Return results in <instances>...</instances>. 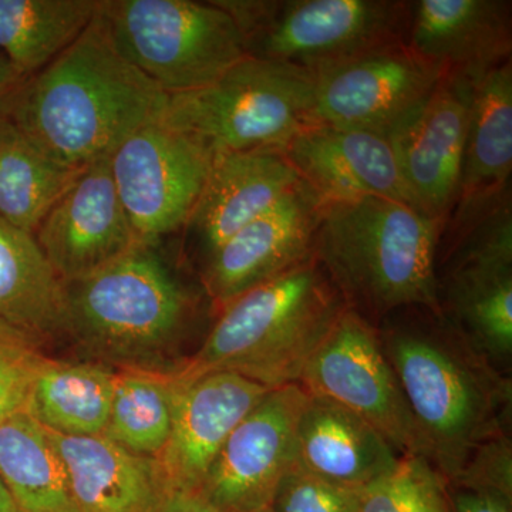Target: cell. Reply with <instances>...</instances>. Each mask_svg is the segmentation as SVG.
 <instances>
[{
  "label": "cell",
  "instance_id": "obj_20",
  "mask_svg": "<svg viewBox=\"0 0 512 512\" xmlns=\"http://www.w3.org/2000/svg\"><path fill=\"white\" fill-rule=\"evenodd\" d=\"M406 43L417 55L476 82L510 62V0H414L409 2Z\"/></svg>",
  "mask_w": 512,
  "mask_h": 512
},
{
  "label": "cell",
  "instance_id": "obj_30",
  "mask_svg": "<svg viewBox=\"0 0 512 512\" xmlns=\"http://www.w3.org/2000/svg\"><path fill=\"white\" fill-rule=\"evenodd\" d=\"M359 512H450V488L427 458L402 456L389 474L360 491Z\"/></svg>",
  "mask_w": 512,
  "mask_h": 512
},
{
  "label": "cell",
  "instance_id": "obj_2",
  "mask_svg": "<svg viewBox=\"0 0 512 512\" xmlns=\"http://www.w3.org/2000/svg\"><path fill=\"white\" fill-rule=\"evenodd\" d=\"M377 329L429 460L450 485L481 444L511 431V377L441 312L402 309Z\"/></svg>",
  "mask_w": 512,
  "mask_h": 512
},
{
  "label": "cell",
  "instance_id": "obj_24",
  "mask_svg": "<svg viewBox=\"0 0 512 512\" xmlns=\"http://www.w3.org/2000/svg\"><path fill=\"white\" fill-rule=\"evenodd\" d=\"M0 319L40 340L64 333V284L35 237L0 218Z\"/></svg>",
  "mask_w": 512,
  "mask_h": 512
},
{
  "label": "cell",
  "instance_id": "obj_1",
  "mask_svg": "<svg viewBox=\"0 0 512 512\" xmlns=\"http://www.w3.org/2000/svg\"><path fill=\"white\" fill-rule=\"evenodd\" d=\"M167 101L121 55L99 10L72 45L23 80L5 116L57 163L83 170L160 119Z\"/></svg>",
  "mask_w": 512,
  "mask_h": 512
},
{
  "label": "cell",
  "instance_id": "obj_34",
  "mask_svg": "<svg viewBox=\"0 0 512 512\" xmlns=\"http://www.w3.org/2000/svg\"><path fill=\"white\" fill-rule=\"evenodd\" d=\"M450 512H512V500L493 493L450 488Z\"/></svg>",
  "mask_w": 512,
  "mask_h": 512
},
{
  "label": "cell",
  "instance_id": "obj_19",
  "mask_svg": "<svg viewBox=\"0 0 512 512\" xmlns=\"http://www.w3.org/2000/svg\"><path fill=\"white\" fill-rule=\"evenodd\" d=\"M302 184L284 151L214 157L200 198L185 222V241L202 264L224 242Z\"/></svg>",
  "mask_w": 512,
  "mask_h": 512
},
{
  "label": "cell",
  "instance_id": "obj_17",
  "mask_svg": "<svg viewBox=\"0 0 512 512\" xmlns=\"http://www.w3.org/2000/svg\"><path fill=\"white\" fill-rule=\"evenodd\" d=\"M284 154L323 204L380 197L420 211L382 133L312 124L289 141Z\"/></svg>",
  "mask_w": 512,
  "mask_h": 512
},
{
  "label": "cell",
  "instance_id": "obj_31",
  "mask_svg": "<svg viewBox=\"0 0 512 512\" xmlns=\"http://www.w3.org/2000/svg\"><path fill=\"white\" fill-rule=\"evenodd\" d=\"M42 340L0 319V423L25 412L30 389L47 357Z\"/></svg>",
  "mask_w": 512,
  "mask_h": 512
},
{
  "label": "cell",
  "instance_id": "obj_14",
  "mask_svg": "<svg viewBox=\"0 0 512 512\" xmlns=\"http://www.w3.org/2000/svg\"><path fill=\"white\" fill-rule=\"evenodd\" d=\"M473 82L443 74L426 100L387 134L417 208L446 227L460 194Z\"/></svg>",
  "mask_w": 512,
  "mask_h": 512
},
{
  "label": "cell",
  "instance_id": "obj_22",
  "mask_svg": "<svg viewBox=\"0 0 512 512\" xmlns=\"http://www.w3.org/2000/svg\"><path fill=\"white\" fill-rule=\"evenodd\" d=\"M47 434L79 512H154L165 491L154 458L130 453L104 436Z\"/></svg>",
  "mask_w": 512,
  "mask_h": 512
},
{
  "label": "cell",
  "instance_id": "obj_7",
  "mask_svg": "<svg viewBox=\"0 0 512 512\" xmlns=\"http://www.w3.org/2000/svg\"><path fill=\"white\" fill-rule=\"evenodd\" d=\"M244 37L247 55L311 74L406 42L403 0H215Z\"/></svg>",
  "mask_w": 512,
  "mask_h": 512
},
{
  "label": "cell",
  "instance_id": "obj_16",
  "mask_svg": "<svg viewBox=\"0 0 512 512\" xmlns=\"http://www.w3.org/2000/svg\"><path fill=\"white\" fill-rule=\"evenodd\" d=\"M33 237L63 284L141 244L117 194L110 157L80 171Z\"/></svg>",
  "mask_w": 512,
  "mask_h": 512
},
{
  "label": "cell",
  "instance_id": "obj_8",
  "mask_svg": "<svg viewBox=\"0 0 512 512\" xmlns=\"http://www.w3.org/2000/svg\"><path fill=\"white\" fill-rule=\"evenodd\" d=\"M100 15L121 55L167 96L210 86L248 56L215 0H101Z\"/></svg>",
  "mask_w": 512,
  "mask_h": 512
},
{
  "label": "cell",
  "instance_id": "obj_35",
  "mask_svg": "<svg viewBox=\"0 0 512 512\" xmlns=\"http://www.w3.org/2000/svg\"><path fill=\"white\" fill-rule=\"evenodd\" d=\"M154 512H221L208 503L200 493L165 490Z\"/></svg>",
  "mask_w": 512,
  "mask_h": 512
},
{
  "label": "cell",
  "instance_id": "obj_37",
  "mask_svg": "<svg viewBox=\"0 0 512 512\" xmlns=\"http://www.w3.org/2000/svg\"><path fill=\"white\" fill-rule=\"evenodd\" d=\"M0 512H18L15 501L6 485L3 484L2 478H0Z\"/></svg>",
  "mask_w": 512,
  "mask_h": 512
},
{
  "label": "cell",
  "instance_id": "obj_11",
  "mask_svg": "<svg viewBox=\"0 0 512 512\" xmlns=\"http://www.w3.org/2000/svg\"><path fill=\"white\" fill-rule=\"evenodd\" d=\"M210 151L160 119L128 136L110 156L121 204L141 244L183 231L210 174Z\"/></svg>",
  "mask_w": 512,
  "mask_h": 512
},
{
  "label": "cell",
  "instance_id": "obj_21",
  "mask_svg": "<svg viewBox=\"0 0 512 512\" xmlns=\"http://www.w3.org/2000/svg\"><path fill=\"white\" fill-rule=\"evenodd\" d=\"M400 454L367 421L309 396L298 427V466L320 480L362 491L399 464Z\"/></svg>",
  "mask_w": 512,
  "mask_h": 512
},
{
  "label": "cell",
  "instance_id": "obj_13",
  "mask_svg": "<svg viewBox=\"0 0 512 512\" xmlns=\"http://www.w3.org/2000/svg\"><path fill=\"white\" fill-rule=\"evenodd\" d=\"M315 124L384 136L423 103L443 72L406 42L380 47L313 73Z\"/></svg>",
  "mask_w": 512,
  "mask_h": 512
},
{
  "label": "cell",
  "instance_id": "obj_26",
  "mask_svg": "<svg viewBox=\"0 0 512 512\" xmlns=\"http://www.w3.org/2000/svg\"><path fill=\"white\" fill-rule=\"evenodd\" d=\"M101 0H0V53L23 77L53 62L93 22Z\"/></svg>",
  "mask_w": 512,
  "mask_h": 512
},
{
  "label": "cell",
  "instance_id": "obj_33",
  "mask_svg": "<svg viewBox=\"0 0 512 512\" xmlns=\"http://www.w3.org/2000/svg\"><path fill=\"white\" fill-rule=\"evenodd\" d=\"M448 487L503 495L512 500L511 431L481 444Z\"/></svg>",
  "mask_w": 512,
  "mask_h": 512
},
{
  "label": "cell",
  "instance_id": "obj_18",
  "mask_svg": "<svg viewBox=\"0 0 512 512\" xmlns=\"http://www.w3.org/2000/svg\"><path fill=\"white\" fill-rule=\"evenodd\" d=\"M181 383L170 439L156 461L165 490L198 493L229 434L272 389L232 372Z\"/></svg>",
  "mask_w": 512,
  "mask_h": 512
},
{
  "label": "cell",
  "instance_id": "obj_32",
  "mask_svg": "<svg viewBox=\"0 0 512 512\" xmlns=\"http://www.w3.org/2000/svg\"><path fill=\"white\" fill-rule=\"evenodd\" d=\"M360 491L320 480L296 464L272 501V512H359Z\"/></svg>",
  "mask_w": 512,
  "mask_h": 512
},
{
  "label": "cell",
  "instance_id": "obj_3",
  "mask_svg": "<svg viewBox=\"0 0 512 512\" xmlns=\"http://www.w3.org/2000/svg\"><path fill=\"white\" fill-rule=\"evenodd\" d=\"M441 234L440 224L404 202H328L320 212L313 256L346 306L377 326L402 309L441 312Z\"/></svg>",
  "mask_w": 512,
  "mask_h": 512
},
{
  "label": "cell",
  "instance_id": "obj_23",
  "mask_svg": "<svg viewBox=\"0 0 512 512\" xmlns=\"http://www.w3.org/2000/svg\"><path fill=\"white\" fill-rule=\"evenodd\" d=\"M512 62L473 82L458 202L511 188Z\"/></svg>",
  "mask_w": 512,
  "mask_h": 512
},
{
  "label": "cell",
  "instance_id": "obj_36",
  "mask_svg": "<svg viewBox=\"0 0 512 512\" xmlns=\"http://www.w3.org/2000/svg\"><path fill=\"white\" fill-rule=\"evenodd\" d=\"M25 79L0 53V116H5L13 94L18 92Z\"/></svg>",
  "mask_w": 512,
  "mask_h": 512
},
{
  "label": "cell",
  "instance_id": "obj_4",
  "mask_svg": "<svg viewBox=\"0 0 512 512\" xmlns=\"http://www.w3.org/2000/svg\"><path fill=\"white\" fill-rule=\"evenodd\" d=\"M346 306L315 256L217 309L200 350L175 375L232 372L268 389L298 384Z\"/></svg>",
  "mask_w": 512,
  "mask_h": 512
},
{
  "label": "cell",
  "instance_id": "obj_27",
  "mask_svg": "<svg viewBox=\"0 0 512 512\" xmlns=\"http://www.w3.org/2000/svg\"><path fill=\"white\" fill-rule=\"evenodd\" d=\"M0 478L18 512H79L47 430L28 413L0 423Z\"/></svg>",
  "mask_w": 512,
  "mask_h": 512
},
{
  "label": "cell",
  "instance_id": "obj_10",
  "mask_svg": "<svg viewBox=\"0 0 512 512\" xmlns=\"http://www.w3.org/2000/svg\"><path fill=\"white\" fill-rule=\"evenodd\" d=\"M298 384L309 396L328 399L367 421L400 456L429 460L426 443L384 355L379 329L359 313L345 309Z\"/></svg>",
  "mask_w": 512,
  "mask_h": 512
},
{
  "label": "cell",
  "instance_id": "obj_28",
  "mask_svg": "<svg viewBox=\"0 0 512 512\" xmlns=\"http://www.w3.org/2000/svg\"><path fill=\"white\" fill-rule=\"evenodd\" d=\"M82 170L43 153L6 116H0V218L35 234L50 208Z\"/></svg>",
  "mask_w": 512,
  "mask_h": 512
},
{
  "label": "cell",
  "instance_id": "obj_38",
  "mask_svg": "<svg viewBox=\"0 0 512 512\" xmlns=\"http://www.w3.org/2000/svg\"><path fill=\"white\" fill-rule=\"evenodd\" d=\"M258 512H272L271 508H266V510L258 511Z\"/></svg>",
  "mask_w": 512,
  "mask_h": 512
},
{
  "label": "cell",
  "instance_id": "obj_29",
  "mask_svg": "<svg viewBox=\"0 0 512 512\" xmlns=\"http://www.w3.org/2000/svg\"><path fill=\"white\" fill-rule=\"evenodd\" d=\"M181 386L175 372H116L109 421L101 436L130 453L156 460L170 439Z\"/></svg>",
  "mask_w": 512,
  "mask_h": 512
},
{
  "label": "cell",
  "instance_id": "obj_5",
  "mask_svg": "<svg viewBox=\"0 0 512 512\" xmlns=\"http://www.w3.org/2000/svg\"><path fill=\"white\" fill-rule=\"evenodd\" d=\"M137 244L92 274L64 282V333L121 369H154L197 312V298L158 254Z\"/></svg>",
  "mask_w": 512,
  "mask_h": 512
},
{
  "label": "cell",
  "instance_id": "obj_12",
  "mask_svg": "<svg viewBox=\"0 0 512 512\" xmlns=\"http://www.w3.org/2000/svg\"><path fill=\"white\" fill-rule=\"evenodd\" d=\"M308 393L269 390L229 434L198 491L221 512L271 508L282 478L298 464V427Z\"/></svg>",
  "mask_w": 512,
  "mask_h": 512
},
{
  "label": "cell",
  "instance_id": "obj_15",
  "mask_svg": "<svg viewBox=\"0 0 512 512\" xmlns=\"http://www.w3.org/2000/svg\"><path fill=\"white\" fill-rule=\"evenodd\" d=\"M323 202L305 181L256 217L202 264V291L215 309L313 256Z\"/></svg>",
  "mask_w": 512,
  "mask_h": 512
},
{
  "label": "cell",
  "instance_id": "obj_25",
  "mask_svg": "<svg viewBox=\"0 0 512 512\" xmlns=\"http://www.w3.org/2000/svg\"><path fill=\"white\" fill-rule=\"evenodd\" d=\"M116 372L97 363L47 359L30 389L25 413L63 436H101L109 421Z\"/></svg>",
  "mask_w": 512,
  "mask_h": 512
},
{
  "label": "cell",
  "instance_id": "obj_6",
  "mask_svg": "<svg viewBox=\"0 0 512 512\" xmlns=\"http://www.w3.org/2000/svg\"><path fill=\"white\" fill-rule=\"evenodd\" d=\"M161 120L212 157L284 151L315 124V84L306 70L247 56L210 86L168 96Z\"/></svg>",
  "mask_w": 512,
  "mask_h": 512
},
{
  "label": "cell",
  "instance_id": "obj_9",
  "mask_svg": "<svg viewBox=\"0 0 512 512\" xmlns=\"http://www.w3.org/2000/svg\"><path fill=\"white\" fill-rule=\"evenodd\" d=\"M441 313L495 367L512 359V197L456 212L439 245Z\"/></svg>",
  "mask_w": 512,
  "mask_h": 512
}]
</instances>
